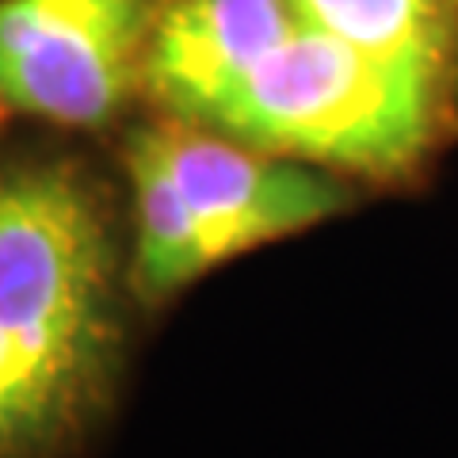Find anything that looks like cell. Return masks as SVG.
Wrapping results in <instances>:
<instances>
[{
  "label": "cell",
  "mask_w": 458,
  "mask_h": 458,
  "mask_svg": "<svg viewBox=\"0 0 458 458\" xmlns=\"http://www.w3.org/2000/svg\"><path fill=\"white\" fill-rule=\"evenodd\" d=\"M0 352L62 436L107 394L114 249L99 191L73 165L0 172Z\"/></svg>",
  "instance_id": "obj_1"
},
{
  "label": "cell",
  "mask_w": 458,
  "mask_h": 458,
  "mask_svg": "<svg viewBox=\"0 0 458 458\" xmlns=\"http://www.w3.org/2000/svg\"><path fill=\"white\" fill-rule=\"evenodd\" d=\"M439 77L302 23L229 92L210 126L276 157L401 176L436 138Z\"/></svg>",
  "instance_id": "obj_2"
},
{
  "label": "cell",
  "mask_w": 458,
  "mask_h": 458,
  "mask_svg": "<svg viewBox=\"0 0 458 458\" xmlns=\"http://www.w3.org/2000/svg\"><path fill=\"white\" fill-rule=\"evenodd\" d=\"M165 0H0V107L104 126L146 89Z\"/></svg>",
  "instance_id": "obj_3"
},
{
  "label": "cell",
  "mask_w": 458,
  "mask_h": 458,
  "mask_svg": "<svg viewBox=\"0 0 458 458\" xmlns=\"http://www.w3.org/2000/svg\"><path fill=\"white\" fill-rule=\"evenodd\" d=\"M214 267L267 241L302 233L348 203L325 172L188 126H149Z\"/></svg>",
  "instance_id": "obj_4"
},
{
  "label": "cell",
  "mask_w": 458,
  "mask_h": 458,
  "mask_svg": "<svg viewBox=\"0 0 458 458\" xmlns=\"http://www.w3.org/2000/svg\"><path fill=\"white\" fill-rule=\"evenodd\" d=\"M298 27L291 0H165L146 89L180 123L210 126L229 92Z\"/></svg>",
  "instance_id": "obj_5"
},
{
  "label": "cell",
  "mask_w": 458,
  "mask_h": 458,
  "mask_svg": "<svg viewBox=\"0 0 458 458\" xmlns=\"http://www.w3.org/2000/svg\"><path fill=\"white\" fill-rule=\"evenodd\" d=\"M126 168L134 183V291L161 302L214 267L188 203L172 180L153 131L141 126L126 141Z\"/></svg>",
  "instance_id": "obj_6"
},
{
  "label": "cell",
  "mask_w": 458,
  "mask_h": 458,
  "mask_svg": "<svg viewBox=\"0 0 458 458\" xmlns=\"http://www.w3.org/2000/svg\"><path fill=\"white\" fill-rule=\"evenodd\" d=\"M306 27L348 47L443 73L458 31V0H291Z\"/></svg>",
  "instance_id": "obj_7"
},
{
  "label": "cell",
  "mask_w": 458,
  "mask_h": 458,
  "mask_svg": "<svg viewBox=\"0 0 458 458\" xmlns=\"http://www.w3.org/2000/svg\"><path fill=\"white\" fill-rule=\"evenodd\" d=\"M454 38H458V31H454Z\"/></svg>",
  "instance_id": "obj_8"
}]
</instances>
